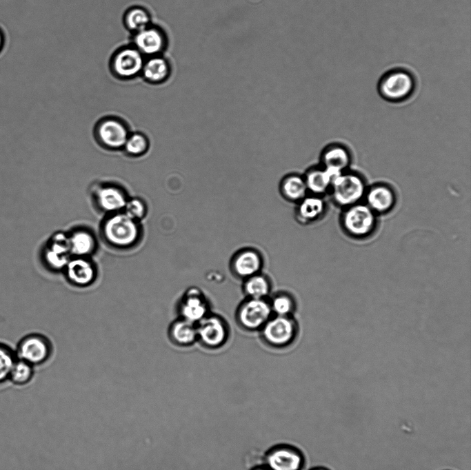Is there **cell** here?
<instances>
[{
    "mask_svg": "<svg viewBox=\"0 0 471 470\" xmlns=\"http://www.w3.org/2000/svg\"><path fill=\"white\" fill-rule=\"evenodd\" d=\"M102 232L107 243L121 249L129 248L139 241L141 234L139 221L123 212L113 213L106 218Z\"/></svg>",
    "mask_w": 471,
    "mask_h": 470,
    "instance_id": "obj_1",
    "label": "cell"
},
{
    "mask_svg": "<svg viewBox=\"0 0 471 470\" xmlns=\"http://www.w3.org/2000/svg\"><path fill=\"white\" fill-rule=\"evenodd\" d=\"M378 215L364 202L345 208L341 215L340 223L344 232L354 239H365L377 229Z\"/></svg>",
    "mask_w": 471,
    "mask_h": 470,
    "instance_id": "obj_2",
    "label": "cell"
},
{
    "mask_svg": "<svg viewBox=\"0 0 471 470\" xmlns=\"http://www.w3.org/2000/svg\"><path fill=\"white\" fill-rule=\"evenodd\" d=\"M145 59L132 43L121 45L110 56L108 70L118 81H132L140 77Z\"/></svg>",
    "mask_w": 471,
    "mask_h": 470,
    "instance_id": "obj_3",
    "label": "cell"
},
{
    "mask_svg": "<svg viewBox=\"0 0 471 470\" xmlns=\"http://www.w3.org/2000/svg\"><path fill=\"white\" fill-rule=\"evenodd\" d=\"M367 187L363 176L346 170L333 180L329 193L336 205L345 208L362 202Z\"/></svg>",
    "mask_w": 471,
    "mask_h": 470,
    "instance_id": "obj_4",
    "label": "cell"
},
{
    "mask_svg": "<svg viewBox=\"0 0 471 470\" xmlns=\"http://www.w3.org/2000/svg\"><path fill=\"white\" fill-rule=\"evenodd\" d=\"M415 81L407 70L394 69L386 72L378 84L379 94L385 100L399 103L408 99L414 92Z\"/></svg>",
    "mask_w": 471,
    "mask_h": 470,
    "instance_id": "obj_5",
    "label": "cell"
},
{
    "mask_svg": "<svg viewBox=\"0 0 471 470\" xmlns=\"http://www.w3.org/2000/svg\"><path fill=\"white\" fill-rule=\"evenodd\" d=\"M298 326L292 316H272L260 329L262 340L274 348L290 345L295 339Z\"/></svg>",
    "mask_w": 471,
    "mask_h": 470,
    "instance_id": "obj_6",
    "label": "cell"
},
{
    "mask_svg": "<svg viewBox=\"0 0 471 470\" xmlns=\"http://www.w3.org/2000/svg\"><path fill=\"white\" fill-rule=\"evenodd\" d=\"M132 43L145 57L165 54L170 40L166 30L160 25L152 23L141 30L130 34Z\"/></svg>",
    "mask_w": 471,
    "mask_h": 470,
    "instance_id": "obj_7",
    "label": "cell"
},
{
    "mask_svg": "<svg viewBox=\"0 0 471 470\" xmlns=\"http://www.w3.org/2000/svg\"><path fill=\"white\" fill-rule=\"evenodd\" d=\"M272 314L268 299L247 298L239 305L235 316L241 327L254 331L260 330Z\"/></svg>",
    "mask_w": 471,
    "mask_h": 470,
    "instance_id": "obj_8",
    "label": "cell"
},
{
    "mask_svg": "<svg viewBox=\"0 0 471 470\" xmlns=\"http://www.w3.org/2000/svg\"><path fill=\"white\" fill-rule=\"evenodd\" d=\"M14 351L18 359L34 366L44 363L50 358L52 346L45 336L32 333L23 336L19 341Z\"/></svg>",
    "mask_w": 471,
    "mask_h": 470,
    "instance_id": "obj_9",
    "label": "cell"
},
{
    "mask_svg": "<svg viewBox=\"0 0 471 470\" xmlns=\"http://www.w3.org/2000/svg\"><path fill=\"white\" fill-rule=\"evenodd\" d=\"M197 340L206 348L217 349L227 341L228 326L221 316L208 314L196 324Z\"/></svg>",
    "mask_w": 471,
    "mask_h": 470,
    "instance_id": "obj_10",
    "label": "cell"
},
{
    "mask_svg": "<svg viewBox=\"0 0 471 470\" xmlns=\"http://www.w3.org/2000/svg\"><path fill=\"white\" fill-rule=\"evenodd\" d=\"M41 257L44 265L49 269L63 270L72 257L68 235L54 234L43 247Z\"/></svg>",
    "mask_w": 471,
    "mask_h": 470,
    "instance_id": "obj_11",
    "label": "cell"
},
{
    "mask_svg": "<svg viewBox=\"0 0 471 470\" xmlns=\"http://www.w3.org/2000/svg\"><path fill=\"white\" fill-rule=\"evenodd\" d=\"M363 200L379 216L388 214L394 208L397 196L392 187L386 183H378L368 186Z\"/></svg>",
    "mask_w": 471,
    "mask_h": 470,
    "instance_id": "obj_12",
    "label": "cell"
},
{
    "mask_svg": "<svg viewBox=\"0 0 471 470\" xmlns=\"http://www.w3.org/2000/svg\"><path fill=\"white\" fill-rule=\"evenodd\" d=\"M209 309L206 297L197 288L188 289L179 305L180 318L194 324L210 314Z\"/></svg>",
    "mask_w": 471,
    "mask_h": 470,
    "instance_id": "obj_13",
    "label": "cell"
},
{
    "mask_svg": "<svg viewBox=\"0 0 471 470\" xmlns=\"http://www.w3.org/2000/svg\"><path fill=\"white\" fill-rule=\"evenodd\" d=\"M263 265L261 254L253 248L239 250L230 260V269L233 274L243 280L260 273Z\"/></svg>",
    "mask_w": 471,
    "mask_h": 470,
    "instance_id": "obj_14",
    "label": "cell"
},
{
    "mask_svg": "<svg viewBox=\"0 0 471 470\" xmlns=\"http://www.w3.org/2000/svg\"><path fill=\"white\" fill-rule=\"evenodd\" d=\"M68 280L78 287H87L94 283L97 270L89 257L72 256L63 269Z\"/></svg>",
    "mask_w": 471,
    "mask_h": 470,
    "instance_id": "obj_15",
    "label": "cell"
},
{
    "mask_svg": "<svg viewBox=\"0 0 471 470\" xmlns=\"http://www.w3.org/2000/svg\"><path fill=\"white\" fill-rule=\"evenodd\" d=\"M172 74L171 61L165 54L146 57L140 77L147 83L159 85L166 83Z\"/></svg>",
    "mask_w": 471,
    "mask_h": 470,
    "instance_id": "obj_16",
    "label": "cell"
},
{
    "mask_svg": "<svg viewBox=\"0 0 471 470\" xmlns=\"http://www.w3.org/2000/svg\"><path fill=\"white\" fill-rule=\"evenodd\" d=\"M97 134L100 143L110 149L123 147L129 136L125 125L115 119L101 121L97 126Z\"/></svg>",
    "mask_w": 471,
    "mask_h": 470,
    "instance_id": "obj_17",
    "label": "cell"
},
{
    "mask_svg": "<svg viewBox=\"0 0 471 470\" xmlns=\"http://www.w3.org/2000/svg\"><path fill=\"white\" fill-rule=\"evenodd\" d=\"M302 462L301 453L287 446L274 448L266 456V463L270 470H299Z\"/></svg>",
    "mask_w": 471,
    "mask_h": 470,
    "instance_id": "obj_18",
    "label": "cell"
},
{
    "mask_svg": "<svg viewBox=\"0 0 471 470\" xmlns=\"http://www.w3.org/2000/svg\"><path fill=\"white\" fill-rule=\"evenodd\" d=\"M341 174L320 165L310 167L303 176L308 192H310V194L323 196L329 192L333 180Z\"/></svg>",
    "mask_w": 471,
    "mask_h": 470,
    "instance_id": "obj_19",
    "label": "cell"
},
{
    "mask_svg": "<svg viewBox=\"0 0 471 470\" xmlns=\"http://www.w3.org/2000/svg\"><path fill=\"white\" fill-rule=\"evenodd\" d=\"M326 208V203L322 196L308 194L297 203L296 218L303 224L316 222L323 216Z\"/></svg>",
    "mask_w": 471,
    "mask_h": 470,
    "instance_id": "obj_20",
    "label": "cell"
},
{
    "mask_svg": "<svg viewBox=\"0 0 471 470\" xmlns=\"http://www.w3.org/2000/svg\"><path fill=\"white\" fill-rule=\"evenodd\" d=\"M352 161L350 150L339 143L325 147L321 154V165L341 172L348 170Z\"/></svg>",
    "mask_w": 471,
    "mask_h": 470,
    "instance_id": "obj_21",
    "label": "cell"
},
{
    "mask_svg": "<svg viewBox=\"0 0 471 470\" xmlns=\"http://www.w3.org/2000/svg\"><path fill=\"white\" fill-rule=\"evenodd\" d=\"M282 198L290 203L297 204L308 195V190L303 175L290 173L284 176L279 185Z\"/></svg>",
    "mask_w": 471,
    "mask_h": 470,
    "instance_id": "obj_22",
    "label": "cell"
},
{
    "mask_svg": "<svg viewBox=\"0 0 471 470\" xmlns=\"http://www.w3.org/2000/svg\"><path fill=\"white\" fill-rule=\"evenodd\" d=\"M96 196L100 208L112 214L123 211L128 201L121 189L112 185L99 188Z\"/></svg>",
    "mask_w": 471,
    "mask_h": 470,
    "instance_id": "obj_23",
    "label": "cell"
},
{
    "mask_svg": "<svg viewBox=\"0 0 471 470\" xmlns=\"http://www.w3.org/2000/svg\"><path fill=\"white\" fill-rule=\"evenodd\" d=\"M152 23L150 11L141 5H132L127 8L122 15L124 28L134 34Z\"/></svg>",
    "mask_w": 471,
    "mask_h": 470,
    "instance_id": "obj_24",
    "label": "cell"
},
{
    "mask_svg": "<svg viewBox=\"0 0 471 470\" xmlns=\"http://www.w3.org/2000/svg\"><path fill=\"white\" fill-rule=\"evenodd\" d=\"M72 256L89 257L97 249L94 235L85 229H77L68 235Z\"/></svg>",
    "mask_w": 471,
    "mask_h": 470,
    "instance_id": "obj_25",
    "label": "cell"
},
{
    "mask_svg": "<svg viewBox=\"0 0 471 470\" xmlns=\"http://www.w3.org/2000/svg\"><path fill=\"white\" fill-rule=\"evenodd\" d=\"M168 334L172 343L179 346H190L197 340L196 324L181 318L171 324Z\"/></svg>",
    "mask_w": 471,
    "mask_h": 470,
    "instance_id": "obj_26",
    "label": "cell"
},
{
    "mask_svg": "<svg viewBox=\"0 0 471 470\" xmlns=\"http://www.w3.org/2000/svg\"><path fill=\"white\" fill-rule=\"evenodd\" d=\"M243 290L247 298H267L270 293L271 283L269 278L257 274L243 280Z\"/></svg>",
    "mask_w": 471,
    "mask_h": 470,
    "instance_id": "obj_27",
    "label": "cell"
},
{
    "mask_svg": "<svg viewBox=\"0 0 471 470\" xmlns=\"http://www.w3.org/2000/svg\"><path fill=\"white\" fill-rule=\"evenodd\" d=\"M269 300V299H268ZM270 305L274 315L292 316L295 309V302L292 296L288 293L281 292L274 294L269 300Z\"/></svg>",
    "mask_w": 471,
    "mask_h": 470,
    "instance_id": "obj_28",
    "label": "cell"
},
{
    "mask_svg": "<svg viewBox=\"0 0 471 470\" xmlns=\"http://www.w3.org/2000/svg\"><path fill=\"white\" fill-rule=\"evenodd\" d=\"M33 367L28 362L17 358L12 367L9 379L19 385L26 384L33 376Z\"/></svg>",
    "mask_w": 471,
    "mask_h": 470,
    "instance_id": "obj_29",
    "label": "cell"
},
{
    "mask_svg": "<svg viewBox=\"0 0 471 470\" xmlns=\"http://www.w3.org/2000/svg\"><path fill=\"white\" fill-rule=\"evenodd\" d=\"M17 358L15 351L12 347L0 343V383L9 379L12 367Z\"/></svg>",
    "mask_w": 471,
    "mask_h": 470,
    "instance_id": "obj_30",
    "label": "cell"
},
{
    "mask_svg": "<svg viewBox=\"0 0 471 470\" xmlns=\"http://www.w3.org/2000/svg\"><path fill=\"white\" fill-rule=\"evenodd\" d=\"M148 147L146 137L140 133L129 135L123 146L126 152L132 156H139L144 154Z\"/></svg>",
    "mask_w": 471,
    "mask_h": 470,
    "instance_id": "obj_31",
    "label": "cell"
},
{
    "mask_svg": "<svg viewBox=\"0 0 471 470\" xmlns=\"http://www.w3.org/2000/svg\"><path fill=\"white\" fill-rule=\"evenodd\" d=\"M123 212L130 218L139 221L146 215V207L141 200L134 198L128 199Z\"/></svg>",
    "mask_w": 471,
    "mask_h": 470,
    "instance_id": "obj_32",
    "label": "cell"
},
{
    "mask_svg": "<svg viewBox=\"0 0 471 470\" xmlns=\"http://www.w3.org/2000/svg\"><path fill=\"white\" fill-rule=\"evenodd\" d=\"M5 43V36L3 31L0 29V52L3 49Z\"/></svg>",
    "mask_w": 471,
    "mask_h": 470,
    "instance_id": "obj_33",
    "label": "cell"
},
{
    "mask_svg": "<svg viewBox=\"0 0 471 470\" xmlns=\"http://www.w3.org/2000/svg\"><path fill=\"white\" fill-rule=\"evenodd\" d=\"M312 470H328V469H324V468H317V469H312Z\"/></svg>",
    "mask_w": 471,
    "mask_h": 470,
    "instance_id": "obj_34",
    "label": "cell"
},
{
    "mask_svg": "<svg viewBox=\"0 0 471 470\" xmlns=\"http://www.w3.org/2000/svg\"><path fill=\"white\" fill-rule=\"evenodd\" d=\"M255 470H267V469H255Z\"/></svg>",
    "mask_w": 471,
    "mask_h": 470,
    "instance_id": "obj_35",
    "label": "cell"
}]
</instances>
